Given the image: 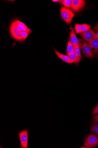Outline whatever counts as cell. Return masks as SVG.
<instances>
[{"label":"cell","instance_id":"cell-24","mask_svg":"<svg viewBox=\"0 0 98 148\" xmlns=\"http://www.w3.org/2000/svg\"><path fill=\"white\" fill-rule=\"evenodd\" d=\"M97 29V33L96 36L98 38V29Z\"/></svg>","mask_w":98,"mask_h":148},{"label":"cell","instance_id":"cell-23","mask_svg":"<svg viewBox=\"0 0 98 148\" xmlns=\"http://www.w3.org/2000/svg\"><path fill=\"white\" fill-rule=\"evenodd\" d=\"M96 28L97 29H98V22L96 25Z\"/></svg>","mask_w":98,"mask_h":148},{"label":"cell","instance_id":"cell-20","mask_svg":"<svg viewBox=\"0 0 98 148\" xmlns=\"http://www.w3.org/2000/svg\"><path fill=\"white\" fill-rule=\"evenodd\" d=\"M31 33H28L25 32H21L22 36L24 41L26 39L27 36H28L29 34Z\"/></svg>","mask_w":98,"mask_h":148},{"label":"cell","instance_id":"cell-6","mask_svg":"<svg viewBox=\"0 0 98 148\" xmlns=\"http://www.w3.org/2000/svg\"><path fill=\"white\" fill-rule=\"evenodd\" d=\"M85 4V1L72 0L71 9L75 12H78L81 10L84 7Z\"/></svg>","mask_w":98,"mask_h":148},{"label":"cell","instance_id":"cell-17","mask_svg":"<svg viewBox=\"0 0 98 148\" xmlns=\"http://www.w3.org/2000/svg\"><path fill=\"white\" fill-rule=\"evenodd\" d=\"M75 30L76 34H79L81 33L82 32L81 25L76 24L75 25Z\"/></svg>","mask_w":98,"mask_h":148},{"label":"cell","instance_id":"cell-7","mask_svg":"<svg viewBox=\"0 0 98 148\" xmlns=\"http://www.w3.org/2000/svg\"><path fill=\"white\" fill-rule=\"evenodd\" d=\"M80 35L84 40L89 42L96 36L94 32L90 29L86 32L80 33Z\"/></svg>","mask_w":98,"mask_h":148},{"label":"cell","instance_id":"cell-2","mask_svg":"<svg viewBox=\"0 0 98 148\" xmlns=\"http://www.w3.org/2000/svg\"><path fill=\"white\" fill-rule=\"evenodd\" d=\"M61 15L62 19L68 25L71 23L73 18L75 16L74 13L71 10L62 6Z\"/></svg>","mask_w":98,"mask_h":148},{"label":"cell","instance_id":"cell-5","mask_svg":"<svg viewBox=\"0 0 98 148\" xmlns=\"http://www.w3.org/2000/svg\"><path fill=\"white\" fill-rule=\"evenodd\" d=\"M79 42L80 47L84 56L88 58H93L94 54L88 44L86 41H84L83 40L79 41Z\"/></svg>","mask_w":98,"mask_h":148},{"label":"cell","instance_id":"cell-4","mask_svg":"<svg viewBox=\"0 0 98 148\" xmlns=\"http://www.w3.org/2000/svg\"><path fill=\"white\" fill-rule=\"evenodd\" d=\"M98 145V138L93 134H90L86 138L84 147L82 148H92Z\"/></svg>","mask_w":98,"mask_h":148},{"label":"cell","instance_id":"cell-8","mask_svg":"<svg viewBox=\"0 0 98 148\" xmlns=\"http://www.w3.org/2000/svg\"><path fill=\"white\" fill-rule=\"evenodd\" d=\"M88 44L94 54L96 55L98 53V38L95 36Z\"/></svg>","mask_w":98,"mask_h":148},{"label":"cell","instance_id":"cell-18","mask_svg":"<svg viewBox=\"0 0 98 148\" xmlns=\"http://www.w3.org/2000/svg\"><path fill=\"white\" fill-rule=\"evenodd\" d=\"M92 132L98 134V123L93 125L91 127Z\"/></svg>","mask_w":98,"mask_h":148},{"label":"cell","instance_id":"cell-11","mask_svg":"<svg viewBox=\"0 0 98 148\" xmlns=\"http://www.w3.org/2000/svg\"><path fill=\"white\" fill-rule=\"evenodd\" d=\"M53 49L55 53L57 55L58 57L62 60L63 61L70 64L72 63L68 56L62 54L57 51L54 48H53Z\"/></svg>","mask_w":98,"mask_h":148},{"label":"cell","instance_id":"cell-3","mask_svg":"<svg viewBox=\"0 0 98 148\" xmlns=\"http://www.w3.org/2000/svg\"><path fill=\"white\" fill-rule=\"evenodd\" d=\"M20 141V148H28V129L26 128L24 130L20 131L18 133Z\"/></svg>","mask_w":98,"mask_h":148},{"label":"cell","instance_id":"cell-15","mask_svg":"<svg viewBox=\"0 0 98 148\" xmlns=\"http://www.w3.org/2000/svg\"><path fill=\"white\" fill-rule=\"evenodd\" d=\"M72 2V0H65V1H61V2H62L64 7L70 10L71 9Z\"/></svg>","mask_w":98,"mask_h":148},{"label":"cell","instance_id":"cell-14","mask_svg":"<svg viewBox=\"0 0 98 148\" xmlns=\"http://www.w3.org/2000/svg\"><path fill=\"white\" fill-rule=\"evenodd\" d=\"M75 52L76 54V55L78 58L79 62L80 61L81 58V56L80 51V45H74Z\"/></svg>","mask_w":98,"mask_h":148},{"label":"cell","instance_id":"cell-13","mask_svg":"<svg viewBox=\"0 0 98 148\" xmlns=\"http://www.w3.org/2000/svg\"><path fill=\"white\" fill-rule=\"evenodd\" d=\"M75 51L74 47L69 39L68 43V45L66 50L67 55Z\"/></svg>","mask_w":98,"mask_h":148},{"label":"cell","instance_id":"cell-21","mask_svg":"<svg viewBox=\"0 0 98 148\" xmlns=\"http://www.w3.org/2000/svg\"><path fill=\"white\" fill-rule=\"evenodd\" d=\"M92 114H95L98 113V103L92 111Z\"/></svg>","mask_w":98,"mask_h":148},{"label":"cell","instance_id":"cell-9","mask_svg":"<svg viewBox=\"0 0 98 148\" xmlns=\"http://www.w3.org/2000/svg\"><path fill=\"white\" fill-rule=\"evenodd\" d=\"M16 23L18 29L20 32H25L28 33L32 32L31 30L28 28L25 24L20 21L16 20Z\"/></svg>","mask_w":98,"mask_h":148},{"label":"cell","instance_id":"cell-10","mask_svg":"<svg viewBox=\"0 0 98 148\" xmlns=\"http://www.w3.org/2000/svg\"><path fill=\"white\" fill-rule=\"evenodd\" d=\"M70 40L74 45H80V42L77 38L73 28L70 32Z\"/></svg>","mask_w":98,"mask_h":148},{"label":"cell","instance_id":"cell-12","mask_svg":"<svg viewBox=\"0 0 98 148\" xmlns=\"http://www.w3.org/2000/svg\"><path fill=\"white\" fill-rule=\"evenodd\" d=\"M67 56L72 63L74 62L76 64H77L80 62L77 57L75 51L68 54Z\"/></svg>","mask_w":98,"mask_h":148},{"label":"cell","instance_id":"cell-19","mask_svg":"<svg viewBox=\"0 0 98 148\" xmlns=\"http://www.w3.org/2000/svg\"><path fill=\"white\" fill-rule=\"evenodd\" d=\"M92 123L93 124L98 123V113L95 114L93 116Z\"/></svg>","mask_w":98,"mask_h":148},{"label":"cell","instance_id":"cell-1","mask_svg":"<svg viewBox=\"0 0 98 148\" xmlns=\"http://www.w3.org/2000/svg\"><path fill=\"white\" fill-rule=\"evenodd\" d=\"M10 32L12 37L17 41H24L21 32L18 29L16 20L13 21L11 23L10 26Z\"/></svg>","mask_w":98,"mask_h":148},{"label":"cell","instance_id":"cell-16","mask_svg":"<svg viewBox=\"0 0 98 148\" xmlns=\"http://www.w3.org/2000/svg\"><path fill=\"white\" fill-rule=\"evenodd\" d=\"M81 25L82 29V33L87 31L90 29L91 27V25L87 24H82Z\"/></svg>","mask_w":98,"mask_h":148},{"label":"cell","instance_id":"cell-25","mask_svg":"<svg viewBox=\"0 0 98 148\" xmlns=\"http://www.w3.org/2000/svg\"><path fill=\"white\" fill-rule=\"evenodd\" d=\"M97 58H98V57H97Z\"/></svg>","mask_w":98,"mask_h":148},{"label":"cell","instance_id":"cell-22","mask_svg":"<svg viewBox=\"0 0 98 148\" xmlns=\"http://www.w3.org/2000/svg\"><path fill=\"white\" fill-rule=\"evenodd\" d=\"M60 1L59 0H53L52 1L54 2H60Z\"/></svg>","mask_w":98,"mask_h":148}]
</instances>
